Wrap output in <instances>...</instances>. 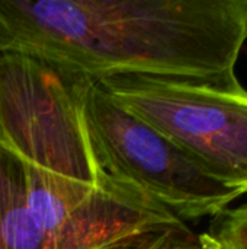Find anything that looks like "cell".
<instances>
[{
	"label": "cell",
	"mask_w": 247,
	"mask_h": 249,
	"mask_svg": "<svg viewBox=\"0 0 247 249\" xmlns=\"http://www.w3.org/2000/svg\"><path fill=\"white\" fill-rule=\"evenodd\" d=\"M0 249L217 248L128 184H77L0 144Z\"/></svg>",
	"instance_id": "7a4b0ae2"
},
{
	"label": "cell",
	"mask_w": 247,
	"mask_h": 249,
	"mask_svg": "<svg viewBox=\"0 0 247 249\" xmlns=\"http://www.w3.org/2000/svg\"><path fill=\"white\" fill-rule=\"evenodd\" d=\"M83 115L102 171L144 193L182 222L214 217L246 194L218 181L182 147L114 101L95 80L84 93Z\"/></svg>",
	"instance_id": "277c9868"
},
{
	"label": "cell",
	"mask_w": 247,
	"mask_h": 249,
	"mask_svg": "<svg viewBox=\"0 0 247 249\" xmlns=\"http://www.w3.org/2000/svg\"><path fill=\"white\" fill-rule=\"evenodd\" d=\"M93 79L44 57L0 53V144L26 163L90 187L112 182L83 115Z\"/></svg>",
	"instance_id": "3957f363"
},
{
	"label": "cell",
	"mask_w": 247,
	"mask_h": 249,
	"mask_svg": "<svg viewBox=\"0 0 247 249\" xmlns=\"http://www.w3.org/2000/svg\"><path fill=\"white\" fill-rule=\"evenodd\" d=\"M99 86L191 155L213 177L247 193V90L153 76H116Z\"/></svg>",
	"instance_id": "5b68a950"
},
{
	"label": "cell",
	"mask_w": 247,
	"mask_h": 249,
	"mask_svg": "<svg viewBox=\"0 0 247 249\" xmlns=\"http://www.w3.org/2000/svg\"><path fill=\"white\" fill-rule=\"evenodd\" d=\"M207 235L217 249H247V204L214 216Z\"/></svg>",
	"instance_id": "8992f818"
},
{
	"label": "cell",
	"mask_w": 247,
	"mask_h": 249,
	"mask_svg": "<svg viewBox=\"0 0 247 249\" xmlns=\"http://www.w3.org/2000/svg\"><path fill=\"white\" fill-rule=\"evenodd\" d=\"M246 39L247 0H0V53L95 82L140 74L240 88Z\"/></svg>",
	"instance_id": "6da1fadb"
}]
</instances>
